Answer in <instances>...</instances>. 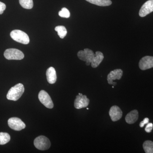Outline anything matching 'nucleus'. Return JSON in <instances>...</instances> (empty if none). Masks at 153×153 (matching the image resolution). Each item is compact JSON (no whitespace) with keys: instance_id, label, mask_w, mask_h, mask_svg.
<instances>
[{"instance_id":"nucleus-8","label":"nucleus","mask_w":153,"mask_h":153,"mask_svg":"<svg viewBox=\"0 0 153 153\" xmlns=\"http://www.w3.org/2000/svg\"><path fill=\"white\" fill-rule=\"evenodd\" d=\"M89 103V100L86 95H83L82 94L79 93L74 100V106L76 109H80L87 107Z\"/></svg>"},{"instance_id":"nucleus-21","label":"nucleus","mask_w":153,"mask_h":153,"mask_svg":"<svg viewBox=\"0 0 153 153\" xmlns=\"http://www.w3.org/2000/svg\"><path fill=\"white\" fill-rule=\"evenodd\" d=\"M59 16L62 18H68L70 16V12L66 8H63L61 11H59Z\"/></svg>"},{"instance_id":"nucleus-14","label":"nucleus","mask_w":153,"mask_h":153,"mask_svg":"<svg viewBox=\"0 0 153 153\" xmlns=\"http://www.w3.org/2000/svg\"><path fill=\"white\" fill-rule=\"evenodd\" d=\"M47 81L50 84H54L57 80V75L55 68L52 67H49L47 69Z\"/></svg>"},{"instance_id":"nucleus-1","label":"nucleus","mask_w":153,"mask_h":153,"mask_svg":"<svg viewBox=\"0 0 153 153\" xmlns=\"http://www.w3.org/2000/svg\"><path fill=\"white\" fill-rule=\"evenodd\" d=\"M25 91V87L22 83H18L11 88L7 94V99L9 100L17 101L22 97Z\"/></svg>"},{"instance_id":"nucleus-17","label":"nucleus","mask_w":153,"mask_h":153,"mask_svg":"<svg viewBox=\"0 0 153 153\" xmlns=\"http://www.w3.org/2000/svg\"><path fill=\"white\" fill-rule=\"evenodd\" d=\"M143 148L146 153H153V142L146 141L143 144Z\"/></svg>"},{"instance_id":"nucleus-23","label":"nucleus","mask_w":153,"mask_h":153,"mask_svg":"<svg viewBox=\"0 0 153 153\" xmlns=\"http://www.w3.org/2000/svg\"><path fill=\"white\" fill-rule=\"evenodd\" d=\"M6 8V6L5 4L0 1V15L3 13L4 11L5 10Z\"/></svg>"},{"instance_id":"nucleus-11","label":"nucleus","mask_w":153,"mask_h":153,"mask_svg":"<svg viewBox=\"0 0 153 153\" xmlns=\"http://www.w3.org/2000/svg\"><path fill=\"white\" fill-rule=\"evenodd\" d=\"M153 12V0H149L143 4L140 10L139 16L144 17Z\"/></svg>"},{"instance_id":"nucleus-16","label":"nucleus","mask_w":153,"mask_h":153,"mask_svg":"<svg viewBox=\"0 0 153 153\" xmlns=\"http://www.w3.org/2000/svg\"><path fill=\"white\" fill-rule=\"evenodd\" d=\"M88 2L102 7H105L111 5L112 2L111 0H85Z\"/></svg>"},{"instance_id":"nucleus-9","label":"nucleus","mask_w":153,"mask_h":153,"mask_svg":"<svg viewBox=\"0 0 153 153\" xmlns=\"http://www.w3.org/2000/svg\"><path fill=\"white\" fill-rule=\"evenodd\" d=\"M123 74V71L121 69H114L111 71L108 75L107 80L108 83L110 85H116V82H113V80L120 79Z\"/></svg>"},{"instance_id":"nucleus-6","label":"nucleus","mask_w":153,"mask_h":153,"mask_svg":"<svg viewBox=\"0 0 153 153\" xmlns=\"http://www.w3.org/2000/svg\"><path fill=\"white\" fill-rule=\"evenodd\" d=\"M38 99L44 106L47 108H52L54 104L49 94L44 90H41L38 94Z\"/></svg>"},{"instance_id":"nucleus-5","label":"nucleus","mask_w":153,"mask_h":153,"mask_svg":"<svg viewBox=\"0 0 153 153\" xmlns=\"http://www.w3.org/2000/svg\"><path fill=\"white\" fill-rule=\"evenodd\" d=\"M95 56V54L92 50L89 49H85L80 50L77 53V56L80 60L85 62V64L89 66Z\"/></svg>"},{"instance_id":"nucleus-13","label":"nucleus","mask_w":153,"mask_h":153,"mask_svg":"<svg viewBox=\"0 0 153 153\" xmlns=\"http://www.w3.org/2000/svg\"><path fill=\"white\" fill-rule=\"evenodd\" d=\"M139 117L138 111L137 110L131 111L126 115L125 117L126 122L129 124L135 123Z\"/></svg>"},{"instance_id":"nucleus-15","label":"nucleus","mask_w":153,"mask_h":153,"mask_svg":"<svg viewBox=\"0 0 153 153\" xmlns=\"http://www.w3.org/2000/svg\"><path fill=\"white\" fill-rule=\"evenodd\" d=\"M104 58L103 54L101 52L97 51L96 52L95 56L92 59L91 64L92 68H96L102 62Z\"/></svg>"},{"instance_id":"nucleus-7","label":"nucleus","mask_w":153,"mask_h":153,"mask_svg":"<svg viewBox=\"0 0 153 153\" xmlns=\"http://www.w3.org/2000/svg\"><path fill=\"white\" fill-rule=\"evenodd\" d=\"M8 124L11 128L17 131L22 130L26 127V125L19 118H10L8 121Z\"/></svg>"},{"instance_id":"nucleus-24","label":"nucleus","mask_w":153,"mask_h":153,"mask_svg":"<svg viewBox=\"0 0 153 153\" xmlns=\"http://www.w3.org/2000/svg\"><path fill=\"white\" fill-rule=\"evenodd\" d=\"M149 120L148 118H145L140 123V127L141 128L143 127L145 125L149 123Z\"/></svg>"},{"instance_id":"nucleus-19","label":"nucleus","mask_w":153,"mask_h":153,"mask_svg":"<svg viewBox=\"0 0 153 153\" xmlns=\"http://www.w3.org/2000/svg\"><path fill=\"white\" fill-rule=\"evenodd\" d=\"M10 140V136L7 133L0 132V145L7 144Z\"/></svg>"},{"instance_id":"nucleus-22","label":"nucleus","mask_w":153,"mask_h":153,"mask_svg":"<svg viewBox=\"0 0 153 153\" xmlns=\"http://www.w3.org/2000/svg\"><path fill=\"white\" fill-rule=\"evenodd\" d=\"M153 128V125L152 123H148L145 128V131L146 132L150 133Z\"/></svg>"},{"instance_id":"nucleus-25","label":"nucleus","mask_w":153,"mask_h":153,"mask_svg":"<svg viewBox=\"0 0 153 153\" xmlns=\"http://www.w3.org/2000/svg\"><path fill=\"white\" fill-rule=\"evenodd\" d=\"M87 110L89 109V108H87Z\"/></svg>"},{"instance_id":"nucleus-3","label":"nucleus","mask_w":153,"mask_h":153,"mask_svg":"<svg viewBox=\"0 0 153 153\" xmlns=\"http://www.w3.org/2000/svg\"><path fill=\"white\" fill-rule=\"evenodd\" d=\"M35 147L40 150H47L51 146V143L48 138L44 136H40L34 140Z\"/></svg>"},{"instance_id":"nucleus-10","label":"nucleus","mask_w":153,"mask_h":153,"mask_svg":"<svg viewBox=\"0 0 153 153\" xmlns=\"http://www.w3.org/2000/svg\"><path fill=\"white\" fill-rule=\"evenodd\" d=\"M140 69L146 70L153 67V57L146 56L141 59L139 63Z\"/></svg>"},{"instance_id":"nucleus-4","label":"nucleus","mask_w":153,"mask_h":153,"mask_svg":"<svg viewBox=\"0 0 153 153\" xmlns=\"http://www.w3.org/2000/svg\"><path fill=\"white\" fill-rule=\"evenodd\" d=\"M4 56L8 60H21L25 57L24 53L16 49H9L6 50Z\"/></svg>"},{"instance_id":"nucleus-18","label":"nucleus","mask_w":153,"mask_h":153,"mask_svg":"<svg viewBox=\"0 0 153 153\" xmlns=\"http://www.w3.org/2000/svg\"><path fill=\"white\" fill-rule=\"evenodd\" d=\"M55 30L57 32L58 35L60 38H64L67 33V30L66 27L63 26H58L55 28Z\"/></svg>"},{"instance_id":"nucleus-12","label":"nucleus","mask_w":153,"mask_h":153,"mask_svg":"<svg viewBox=\"0 0 153 153\" xmlns=\"http://www.w3.org/2000/svg\"><path fill=\"white\" fill-rule=\"evenodd\" d=\"M109 114L112 121H117L121 118L123 112L119 107L117 105H114L111 108L109 111Z\"/></svg>"},{"instance_id":"nucleus-20","label":"nucleus","mask_w":153,"mask_h":153,"mask_svg":"<svg viewBox=\"0 0 153 153\" xmlns=\"http://www.w3.org/2000/svg\"><path fill=\"white\" fill-rule=\"evenodd\" d=\"M19 3L24 8L31 9L33 7V0H19Z\"/></svg>"},{"instance_id":"nucleus-2","label":"nucleus","mask_w":153,"mask_h":153,"mask_svg":"<svg viewBox=\"0 0 153 153\" xmlns=\"http://www.w3.org/2000/svg\"><path fill=\"white\" fill-rule=\"evenodd\" d=\"M11 38L19 43L24 44H28L30 43V38L28 35L20 30H14L10 33Z\"/></svg>"}]
</instances>
